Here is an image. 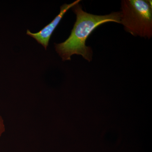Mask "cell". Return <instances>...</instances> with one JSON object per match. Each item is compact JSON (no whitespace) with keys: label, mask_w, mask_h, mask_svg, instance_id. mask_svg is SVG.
Instances as JSON below:
<instances>
[{"label":"cell","mask_w":152,"mask_h":152,"mask_svg":"<svg viewBox=\"0 0 152 152\" xmlns=\"http://www.w3.org/2000/svg\"><path fill=\"white\" fill-rule=\"evenodd\" d=\"M5 128L4 120L0 115V137L1 136L3 133L5 132Z\"/></svg>","instance_id":"4"},{"label":"cell","mask_w":152,"mask_h":152,"mask_svg":"<svg viewBox=\"0 0 152 152\" xmlns=\"http://www.w3.org/2000/svg\"><path fill=\"white\" fill-rule=\"evenodd\" d=\"M75 14L76 21L70 35L65 42L55 44L56 51L62 61H70L73 55H80L90 62L93 59V52L91 47L87 46L88 38L98 26L109 22L120 24L121 12H113L105 15L88 13L77 4L72 8Z\"/></svg>","instance_id":"1"},{"label":"cell","mask_w":152,"mask_h":152,"mask_svg":"<svg viewBox=\"0 0 152 152\" xmlns=\"http://www.w3.org/2000/svg\"><path fill=\"white\" fill-rule=\"evenodd\" d=\"M152 1L123 0L121 19L126 31L134 37L150 39L152 37Z\"/></svg>","instance_id":"2"},{"label":"cell","mask_w":152,"mask_h":152,"mask_svg":"<svg viewBox=\"0 0 152 152\" xmlns=\"http://www.w3.org/2000/svg\"><path fill=\"white\" fill-rule=\"evenodd\" d=\"M80 0H77L70 4H64L60 7V13L48 25L37 33H33L30 30H27V35L34 39L38 43L43 46L46 50L49 45L50 38L54 31L61 22L64 15L70 9L79 4Z\"/></svg>","instance_id":"3"}]
</instances>
